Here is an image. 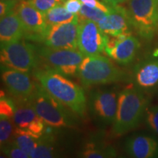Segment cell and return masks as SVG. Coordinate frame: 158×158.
<instances>
[{
  "mask_svg": "<svg viewBox=\"0 0 158 158\" xmlns=\"http://www.w3.org/2000/svg\"><path fill=\"white\" fill-rule=\"evenodd\" d=\"M98 25L106 35L118 36L122 34H131V23L125 10L121 5L112 7L111 10L99 21Z\"/></svg>",
  "mask_w": 158,
  "mask_h": 158,
  "instance_id": "obj_13",
  "label": "cell"
},
{
  "mask_svg": "<svg viewBox=\"0 0 158 158\" xmlns=\"http://www.w3.org/2000/svg\"><path fill=\"white\" fill-rule=\"evenodd\" d=\"M78 25V18L70 22L49 26L43 42L52 48L77 49Z\"/></svg>",
  "mask_w": 158,
  "mask_h": 158,
  "instance_id": "obj_10",
  "label": "cell"
},
{
  "mask_svg": "<svg viewBox=\"0 0 158 158\" xmlns=\"http://www.w3.org/2000/svg\"><path fill=\"white\" fill-rule=\"evenodd\" d=\"M144 118L148 127L158 135V106H148L144 114Z\"/></svg>",
  "mask_w": 158,
  "mask_h": 158,
  "instance_id": "obj_25",
  "label": "cell"
},
{
  "mask_svg": "<svg viewBox=\"0 0 158 158\" xmlns=\"http://www.w3.org/2000/svg\"><path fill=\"white\" fill-rule=\"evenodd\" d=\"M55 141L52 134L45 131L37 139V145L31 151L29 157L31 158H51L56 157Z\"/></svg>",
  "mask_w": 158,
  "mask_h": 158,
  "instance_id": "obj_19",
  "label": "cell"
},
{
  "mask_svg": "<svg viewBox=\"0 0 158 158\" xmlns=\"http://www.w3.org/2000/svg\"><path fill=\"white\" fill-rule=\"evenodd\" d=\"M16 106L11 99L1 98L0 100V116L10 118H13L14 116Z\"/></svg>",
  "mask_w": 158,
  "mask_h": 158,
  "instance_id": "obj_28",
  "label": "cell"
},
{
  "mask_svg": "<svg viewBox=\"0 0 158 158\" xmlns=\"http://www.w3.org/2000/svg\"><path fill=\"white\" fill-rule=\"evenodd\" d=\"M149 100L139 89L129 86L118 95V105L112 132L122 135L139 124L148 107Z\"/></svg>",
  "mask_w": 158,
  "mask_h": 158,
  "instance_id": "obj_2",
  "label": "cell"
},
{
  "mask_svg": "<svg viewBox=\"0 0 158 158\" xmlns=\"http://www.w3.org/2000/svg\"><path fill=\"white\" fill-rule=\"evenodd\" d=\"M39 116L34 108L27 101L20 102L15 108L13 120L17 127L27 129Z\"/></svg>",
  "mask_w": 158,
  "mask_h": 158,
  "instance_id": "obj_18",
  "label": "cell"
},
{
  "mask_svg": "<svg viewBox=\"0 0 158 158\" xmlns=\"http://www.w3.org/2000/svg\"><path fill=\"white\" fill-rule=\"evenodd\" d=\"M37 50L34 45L18 40L1 44V66L28 73L37 65Z\"/></svg>",
  "mask_w": 158,
  "mask_h": 158,
  "instance_id": "obj_6",
  "label": "cell"
},
{
  "mask_svg": "<svg viewBox=\"0 0 158 158\" xmlns=\"http://www.w3.org/2000/svg\"><path fill=\"white\" fill-rule=\"evenodd\" d=\"M35 78L49 94L78 115L83 116L86 109V99L83 89L53 68L37 70Z\"/></svg>",
  "mask_w": 158,
  "mask_h": 158,
  "instance_id": "obj_1",
  "label": "cell"
},
{
  "mask_svg": "<svg viewBox=\"0 0 158 158\" xmlns=\"http://www.w3.org/2000/svg\"><path fill=\"white\" fill-rule=\"evenodd\" d=\"M120 5L136 33L148 40L152 39L158 31V0H127Z\"/></svg>",
  "mask_w": 158,
  "mask_h": 158,
  "instance_id": "obj_5",
  "label": "cell"
},
{
  "mask_svg": "<svg viewBox=\"0 0 158 158\" xmlns=\"http://www.w3.org/2000/svg\"><path fill=\"white\" fill-rule=\"evenodd\" d=\"M63 5L70 13L77 15L79 13L82 7L81 0H65Z\"/></svg>",
  "mask_w": 158,
  "mask_h": 158,
  "instance_id": "obj_31",
  "label": "cell"
},
{
  "mask_svg": "<svg viewBox=\"0 0 158 158\" xmlns=\"http://www.w3.org/2000/svg\"><path fill=\"white\" fill-rule=\"evenodd\" d=\"M81 2L83 5H85L90 7L98 8L107 13H109L112 9V7H110L106 4L105 5V4L99 2L98 0H81Z\"/></svg>",
  "mask_w": 158,
  "mask_h": 158,
  "instance_id": "obj_30",
  "label": "cell"
},
{
  "mask_svg": "<svg viewBox=\"0 0 158 158\" xmlns=\"http://www.w3.org/2000/svg\"><path fill=\"white\" fill-rule=\"evenodd\" d=\"M27 102L50 127L59 128L74 126L73 118L66 106L49 94L40 83L35 82L34 92Z\"/></svg>",
  "mask_w": 158,
  "mask_h": 158,
  "instance_id": "obj_3",
  "label": "cell"
},
{
  "mask_svg": "<svg viewBox=\"0 0 158 158\" xmlns=\"http://www.w3.org/2000/svg\"><path fill=\"white\" fill-rule=\"evenodd\" d=\"M118 96L114 92L97 90L90 94L89 106L92 114L104 124L114 123L117 110Z\"/></svg>",
  "mask_w": 158,
  "mask_h": 158,
  "instance_id": "obj_11",
  "label": "cell"
},
{
  "mask_svg": "<svg viewBox=\"0 0 158 158\" xmlns=\"http://www.w3.org/2000/svg\"><path fill=\"white\" fill-rule=\"evenodd\" d=\"M24 37V29L16 11H12L1 18L0 40L1 44L21 40Z\"/></svg>",
  "mask_w": 158,
  "mask_h": 158,
  "instance_id": "obj_16",
  "label": "cell"
},
{
  "mask_svg": "<svg viewBox=\"0 0 158 158\" xmlns=\"http://www.w3.org/2000/svg\"><path fill=\"white\" fill-rule=\"evenodd\" d=\"M3 153L8 157L11 158H28L29 157V154L21 149L18 147L13 141L10 142L9 143L2 147Z\"/></svg>",
  "mask_w": 158,
  "mask_h": 158,
  "instance_id": "obj_27",
  "label": "cell"
},
{
  "mask_svg": "<svg viewBox=\"0 0 158 158\" xmlns=\"http://www.w3.org/2000/svg\"><path fill=\"white\" fill-rule=\"evenodd\" d=\"M38 57L51 68L64 75H78L79 65L84 55L77 49H59L43 47L37 50Z\"/></svg>",
  "mask_w": 158,
  "mask_h": 158,
  "instance_id": "obj_7",
  "label": "cell"
},
{
  "mask_svg": "<svg viewBox=\"0 0 158 158\" xmlns=\"http://www.w3.org/2000/svg\"><path fill=\"white\" fill-rule=\"evenodd\" d=\"M106 14H107V13L101 10L88 7V6L82 4V7L78 15L79 21L90 20V21H93L94 22L98 23Z\"/></svg>",
  "mask_w": 158,
  "mask_h": 158,
  "instance_id": "obj_24",
  "label": "cell"
},
{
  "mask_svg": "<svg viewBox=\"0 0 158 158\" xmlns=\"http://www.w3.org/2000/svg\"><path fill=\"white\" fill-rule=\"evenodd\" d=\"M64 1H65V0H64Z\"/></svg>",
  "mask_w": 158,
  "mask_h": 158,
  "instance_id": "obj_33",
  "label": "cell"
},
{
  "mask_svg": "<svg viewBox=\"0 0 158 158\" xmlns=\"http://www.w3.org/2000/svg\"><path fill=\"white\" fill-rule=\"evenodd\" d=\"M125 151L133 157H154L158 154V142L149 136H133L126 141Z\"/></svg>",
  "mask_w": 158,
  "mask_h": 158,
  "instance_id": "obj_14",
  "label": "cell"
},
{
  "mask_svg": "<svg viewBox=\"0 0 158 158\" xmlns=\"http://www.w3.org/2000/svg\"><path fill=\"white\" fill-rule=\"evenodd\" d=\"M13 123H14V122L11 118L1 116V118H0V143H1V147L13 141L15 130Z\"/></svg>",
  "mask_w": 158,
  "mask_h": 158,
  "instance_id": "obj_23",
  "label": "cell"
},
{
  "mask_svg": "<svg viewBox=\"0 0 158 158\" xmlns=\"http://www.w3.org/2000/svg\"><path fill=\"white\" fill-rule=\"evenodd\" d=\"M135 81L142 88H151L158 84V60L143 63L135 71Z\"/></svg>",
  "mask_w": 158,
  "mask_h": 158,
  "instance_id": "obj_17",
  "label": "cell"
},
{
  "mask_svg": "<svg viewBox=\"0 0 158 158\" xmlns=\"http://www.w3.org/2000/svg\"><path fill=\"white\" fill-rule=\"evenodd\" d=\"M29 2L41 13H47L55 6L64 4V0H28Z\"/></svg>",
  "mask_w": 158,
  "mask_h": 158,
  "instance_id": "obj_26",
  "label": "cell"
},
{
  "mask_svg": "<svg viewBox=\"0 0 158 158\" xmlns=\"http://www.w3.org/2000/svg\"><path fill=\"white\" fill-rule=\"evenodd\" d=\"M105 4L110 6V7H114V6L120 5V4L124 2L127 0H103Z\"/></svg>",
  "mask_w": 158,
  "mask_h": 158,
  "instance_id": "obj_32",
  "label": "cell"
},
{
  "mask_svg": "<svg viewBox=\"0 0 158 158\" xmlns=\"http://www.w3.org/2000/svg\"><path fill=\"white\" fill-rule=\"evenodd\" d=\"M116 152L112 147H99L94 143H88L81 157L86 158H106L116 157Z\"/></svg>",
  "mask_w": 158,
  "mask_h": 158,
  "instance_id": "obj_22",
  "label": "cell"
},
{
  "mask_svg": "<svg viewBox=\"0 0 158 158\" xmlns=\"http://www.w3.org/2000/svg\"><path fill=\"white\" fill-rule=\"evenodd\" d=\"M78 76L85 86L121 81L125 73L107 57L98 55L84 57L79 65Z\"/></svg>",
  "mask_w": 158,
  "mask_h": 158,
  "instance_id": "obj_4",
  "label": "cell"
},
{
  "mask_svg": "<svg viewBox=\"0 0 158 158\" xmlns=\"http://www.w3.org/2000/svg\"><path fill=\"white\" fill-rule=\"evenodd\" d=\"M15 11L23 24L24 37L32 40L43 41L49 27L44 13L33 7L28 0H21Z\"/></svg>",
  "mask_w": 158,
  "mask_h": 158,
  "instance_id": "obj_9",
  "label": "cell"
},
{
  "mask_svg": "<svg viewBox=\"0 0 158 158\" xmlns=\"http://www.w3.org/2000/svg\"><path fill=\"white\" fill-rule=\"evenodd\" d=\"M2 80L6 88L19 102L27 101L34 92L35 82L28 73L2 66Z\"/></svg>",
  "mask_w": 158,
  "mask_h": 158,
  "instance_id": "obj_12",
  "label": "cell"
},
{
  "mask_svg": "<svg viewBox=\"0 0 158 158\" xmlns=\"http://www.w3.org/2000/svg\"><path fill=\"white\" fill-rule=\"evenodd\" d=\"M139 48V40L130 35L120 41L114 48L106 51L105 53L118 64L127 65L133 62Z\"/></svg>",
  "mask_w": 158,
  "mask_h": 158,
  "instance_id": "obj_15",
  "label": "cell"
},
{
  "mask_svg": "<svg viewBox=\"0 0 158 158\" xmlns=\"http://www.w3.org/2000/svg\"><path fill=\"white\" fill-rule=\"evenodd\" d=\"M21 0H1L0 2V16L3 17L7 13L14 11Z\"/></svg>",
  "mask_w": 158,
  "mask_h": 158,
  "instance_id": "obj_29",
  "label": "cell"
},
{
  "mask_svg": "<svg viewBox=\"0 0 158 158\" xmlns=\"http://www.w3.org/2000/svg\"><path fill=\"white\" fill-rule=\"evenodd\" d=\"M38 138L29 130L15 127V133L12 141L29 155L36 147Z\"/></svg>",
  "mask_w": 158,
  "mask_h": 158,
  "instance_id": "obj_21",
  "label": "cell"
},
{
  "mask_svg": "<svg viewBox=\"0 0 158 158\" xmlns=\"http://www.w3.org/2000/svg\"><path fill=\"white\" fill-rule=\"evenodd\" d=\"M107 35L99 28L96 22L90 20L79 21L78 48L86 56L100 55L105 52Z\"/></svg>",
  "mask_w": 158,
  "mask_h": 158,
  "instance_id": "obj_8",
  "label": "cell"
},
{
  "mask_svg": "<svg viewBox=\"0 0 158 158\" xmlns=\"http://www.w3.org/2000/svg\"><path fill=\"white\" fill-rule=\"evenodd\" d=\"M44 15L45 21L48 26L70 22L78 18V15L70 13L62 5L55 6Z\"/></svg>",
  "mask_w": 158,
  "mask_h": 158,
  "instance_id": "obj_20",
  "label": "cell"
}]
</instances>
